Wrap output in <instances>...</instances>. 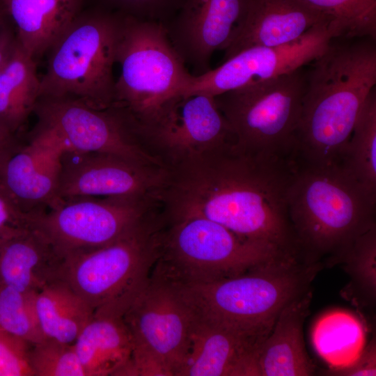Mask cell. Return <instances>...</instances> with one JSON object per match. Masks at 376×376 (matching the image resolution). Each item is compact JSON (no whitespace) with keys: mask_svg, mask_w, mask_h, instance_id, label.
<instances>
[{"mask_svg":"<svg viewBox=\"0 0 376 376\" xmlns=\"http://www.w3.org/2000/svg\"><path fill=\"white\" fill-rule=\"evenodd\" d=\"M296 164L293 155L250 153L234 143L215 148L169 167L160 216L204 217L301 258L288 206Z\"/></svg>","mask_w":376,"mask_h":376,"instance_id":"obj_1","label":"cell"},{"mask_svg":"<svg viewBox=\"0 0 376 376\" xmlns=\"http://www.w3.org/2000/svg\"><path fill=\"white\" fill-rule=\"evenodd\" d=\"M375 40L333 39L306 72L295 152L313 164H339L357 117L376 84Z\"/></svg>","mask_w":376,"mask_h":376,"instance_id":"obj_2","label":"cell"},{"mask_svg":"<svg viewBox=\"0 0 376 376\" xmlns=\"http://www.w3.org/2000/svg\"><path fill=\"white\" fill-rule=\"evenodd\" d=\"M375 203L339 164L297 159L288 206L301 258L338 263L356 239L376 226Z\"/></svg>","mask_w":376,"mask_h":376,"instance_id":"obj_3","label":"cell"},{"mask_svg":"<svg viewBox=\"0 0 376 376\" xmlns=\"http://www.w3.org/2000/svg\"><path fill=\"white\" fill-rule=\"evenodd\" d=\"M161 219L158 254L150 279L170 285L212 282L299 258L204 217Z\"/></svg>","mask_w":376,"mask_h":376,"instance_id":"obj_4","label":"cell"},{"mask_svg":"<svg viewBox=\"0 0 376 376\" xmlns=\"http://www.w3.org/2000/svg\"><path fill=\"white\" fill-rule=\"evenodd\" d=\"M123 15L86 3L48 52L39 97L105 109L114 101L113 65Z\"/></svg>","mask_w":376,"mask_h":376,"instance_id":"obj_5","label":"cell"},{"mask_svg":"<svg viewBox=\"0 0 376 376\" xmlns=\"http://www.w3.org/2000/svg\"><path fill=\"white\" fill-rule=\"evenodd\" d=\"M322 268V263L294 258L235 277L173 286L198 318L244 328L271 326Z\"/></svg>","mask_w":376,"mask_h":376,"instance_id":"obj_6","label":"cell"},{"mask_svg":"<svg viewBox=\"0 0 376 376\" xmlns=\"http://www.w3.org/2000/svg\"><path fill=\"white\" fill-rule=\"evenodd\" d=\"M158 215L111 244L65 256L62 280L94 313L123 316L148 283L158 254Z\"/></svg>","mask_w":376,"mask_h":376,"instance_id":"obj_7","label":"cell"},{"mask_svg":"<svg viewBox=\"0 0 376 376\" xmlns=\"http://www.w3.org/2000/svg\"><path fill=\"white\" fill-rule=\"evenodd\" d=\"M120 73L112 106L134 118L181 94L194 75L173 48L162 23L123 15L116 50Z\"/></svg>","mask_w":376,"mask_h":376,"instance_id":"obj_8","label":"cell"},{"mask_svg":"<svg viewBox=\"0 0 376 376\" xmlns=\"http://www.w3.org/2000/svg\"><path fill=\"white\" fill-rule=\"evenodd\" d=\"M302 68L214 96L236 147L258 155L294 154L306 88Z\"/></svg>","mask_w":376,"mask_h":376,"instance_id":"obj_9","label":"cell"},{"mask_svg":"<svg viewBox=\"0 0 376 376\" xmlns=\"http://www.w3.org/2000/svg\"><path fill=\"white\" fill-rule=\"evenodd\" d=\"M33 113L38 123L32 134L58 147L166 166L144 146L135 121L120 108L97 109L72 100L39 97Z\"/></svg>","mask_w":376,"mask_h":376,"instance_id":"obj_10","label":"cell"},{"mask_svg":"<svg viewBox=\"0 0 376 376\" xmlns=\"http://www.w3.org/2000/svg\"><path fill=\"white\" fill-rule=\"evenodd\" d=\"M158 209V201L138 197H75L59 200L32 223L65 256L118 240Z\"/></svg>","mask_w":376,"mask_h":376,"instance_id":"obj_11","label":"cell"},{"mask_svg":"<svg viewBox=\"0 0 376 376\" xmlns=\"http://www.w3.org/2000/svg\"><path fill=\"white\" fill-rule=\"evenodd\" d=\"M144 146L167 167L235 143L214 97L180 94L134 118Z\"/></svg>","mask_w":376,"mask_h":376,"instance_id":"obj_12","label":"cell"},{"mask_svg":"<svg viewBox=\"0 0 376 376\" xmlns=\"http://www.w3.org/2000/svg\"><path fill=\"white\" fill-rule=\"evenodd\" d=\"M56 200L132 196L159 202L169 178L165 166L106 152L58 148Z\"/></svg>","mask_w":376,"mask_h":376,"instance_id":"obj_13","label":"cell"},{"mask_svg":"<svg viewBox=\"0 0 376 376\" xmlns=\"http://www.w3.org/2000/svg\"><path fill=\"white\" fill-rule=\"evenodd\" d=\"M343 34L339 24L329 19L313 26L291 43L244 49L224 61L219 67L194 76L181 94L201 93L214 97L293 72L313 61L333 39L343 37Z\"/></svg>","mask_w":376,"mask_h":376,"instance_id":"obj_14","label":"cell"},{"mask_svg":"<svg viewBox=\"0 0 376 376\" xmlns=\"http://www.w3.org/2000/svg\"><path fill=\"white\" fill-rule=\"evenodd\" d=\"M123 320L131 336L132 354L148 355L175 376L193 321L190 308L175 287L150 279Z\"/></svg>","mask_w":376,"mask_h":376,"instance_id":"obj_15","label":"cell"},{"mask_svg":"<svg viewBox=\"0 0 376 376\" xmlns=\"http://www.w3.org/2000/svg\"><path fill=\"white\" fill-rule=\"evenodd\" d=\"M273 327L244 328L193 315L186 350L175 376H259V352Z\"/></svg>","mask_w":376,"mask_h":376,"instance_id":"obj_16","label":"cell"},{"mask_svg":"<svg viewBox=\"0 0 376 376\" xmlns=\"http://www.w3.org/2000/svg\"><path fill=\"white\" fill-rule=\"evenodd\" d=\"M250 0H185L164 25L168 37L194 76L210 70L212 54L225 50L242 22Z\"/></svg>","mask_w":376,"mask_h":376,"instance_id":"obj_17","label":"cell"},{"mask_svg":"<svg viewBox=\"0 0 376 376\" xmlns=\"http://www.w3.org/2000/svg\"><path fill=\"white\" fill-rule=\"evenodd\" d=\"M58 148L31 136H18L0 152V181L19 207L29 215L39 214L56 200Z\"/></svg>","mask_w":376,"mask_h":376,"instance_id":"obj_18","label":"cell"},{"mask_svg":"<svg viewBox=\"0 0 376 376\" xmlns=\"http://www.w3.org/2000/svg\"><path fill=\"white\" fill-rule=\"evenodd\" d=\"M329 19L300 0H250L242 22L224 50V61L249 47L291 43Z\"/></svg>","mask_w":376,"mask_h":376,"instance_id":"obj_19","label":"cell"},{"mask_svg":"<svg viewBox=\"0 0 376 376\" xmlns=\"http://www.w3.org/2000/svg\"><path fill=\"white\" fill-rule=\"evenodd\" d=\"M65 256L35 226L0 243V288L35 293L62 280Z\"/></svg>","mask_w":376,"mask_h":376,"instance_id":"obj_20","label":"cell"},{"mask_svg":"<svg viewBox=\"0 0 376 376\" xmlns=\"http://www.w3.org/2000/svg\"><path fill=\"white\" fill-rule=\"evenodd\" d=\"M86 0H0V13L22 49L36 61L67 31Z\"/></svg>","mask_w":376,"mask_h":376,"instance_id":"obj_21","label":"cell"},{"mask_svg":"<svg viewBox=\"0 0 376 376\" xmlns=\"http://www.w3.org/2000/svg\"><path fill=\"white\" fill-rule=\"evenodd\" d=\"M312 297L309 289L279 312L259 352V376H309L315 373L316 366L306 351L303 334Z\"/></svg>","mask_w":376,"mask_h":376,"instance_id":"obj_22","label":"cell"},{"mask_svg":"<svg viewBox=\"0 0 376 376\" xmlns=\"http://www.w3.org/2000/svg\"><path fill=\"white\" fill-rule=\"evenodd\" d=\"M86 376L119 375L132 352L123 316L94 313L74 342Z\"/></svg>","mask_w":376,"mask_h":376,"instance_id":"obj_23","label":"cell"},{"mask_svg":"<svg viewBox=\"0 0 376 376\" xmlns=\"http://www.w3.org/2000/svg\"><path fill=\"white\" fill-rule=\"evenodd\" d=\"M35 313L45 338L74 343L93 316L91 306L63 280L35 292Z\"/></svg>","mask_w":376,"mask_h":376,"instance_id":"obj_24","label":"cell"},{"mask_svg":"<svg viewBox=\"0 0 376 376\" xmlns=\"http://www.w3.org/2000/svg\"><path fill=\"white\" fill-rule=\"evenodd\" d=\"M36 61L17 47L0 74V125L14 135L19 132L40 96Z\"/></svg>","mask_w":376,"mask_h":376,"instance_id":"obj_25","label":"cell"},{"mask_svg":"<svg viewBox=\"0 0 376 376\" xmlns=\"http://www.w3.org/2000/svg\"><path fill=\"white\" fill-rule=\"evenodd\" d=\"M311 336L316 352L331 369L351 366L364 347L363 324L347 311H333L322 315L315 322Z\"/></svg>","mask_w":376,"mask_h":376,"instance_id":"obj_26","label":"cell"},{"mask_svg":"<svg viewBox=\"0 0 376 376\" xmlns=\"http://www.w3.org/2000/svg\"><path fill=\"white\" fill-rule=\"evenodd\" d=\"M376 200V93L368 95L339 163Z\"/></svg>","mask_w":376,"mask_h":376,"instance_id":"obj_27","label":"cell"},{"mask_svg":"<svg viewBox=\"0 0 376 376\" xmlns=\"http://www.w3.org/2000/svg\"><path fill=\"white\" fill-rule=\"evenodd\" d=\"M338 263L343 264L350 277L347 295H352L363 306H374L376 301V226L357 237Z\"/></svg>","mask_w":376,"mask_h":376,"instance_id":"obj_28","label":"cell"},{"mask_svg":"<svg viewBox=\"0 0 376 376\" xmlns=\"http://www.w3.org/2000/svg\"><path fill=\"white\" fill-rule=\"evenodd\" d=\"M324 16L336 21L343 38L376 39V0H300Z\"/></svg>","mask_w":376,"mask_h":376,"instance_id":"obj_29","label":"cell"},{"mask_svg":"<svg viewBox=\"0 0 376 376\" xmlns=\"http://www.w3.org/2000/svg\"><path fill=\"white\" fill-rule=\"evenodd\" d=\"M33 294L0 288V329L31 345L45 339L35 313Z\"/></svg>","mask_w":376,"mask_h":376,"instance_id":"obj_30","label":"cell"},{"mask_svg":"<svg viewBox=\"0 0 376 376\" xmlns=\"http://www.w3.org/2000/svg\"><path fill=\"white\" fill-rule=\"evenodd\" d=\"M29 363L33 376H86L74 343L45 338L31 345Z\"/></svg>","mask_w":376,"mask_h":376,"instance_id":"obj_31","label":"cell"},{"mask_svg":"<svg viewBox=\"0 0 376 376\" xmlns=\"http://www.w3.org/2000/svg\"><path fill=\"white\" fill-rule=\"evenodd\" d=\"M185 0H89L110 11L135 19L165 24Z\"/></svg>","mask_w":376,"mask_h":376,"instance_id":"obj_32","label":"cell"},{"mask_svg":"<svg viewBox=\"0 0 376 376\" xmlns=\"http://www.w3.org/2000/svg\"><path fill=\"white\" fill-rule=\"evenodd\" d=\"M31 345L0 329V376H33L29 363Z\"/></svg>","mask_w":376,"mask_h":376,"instance_id":"obj_33","label":"cell"},{"mask_svg":"<svg viewBox=\"0 0 376 376\" xmlns=\"http://www.w3.org/2000/svg\"><path fill=\"white\" fill-rule=\"evenodd\" d=\"M32 226L31 216L22 210L0 181V243Z\"/></svg>","mask_w":376,"mask_h":376,"instance_id":"obj_34","label":"cell"},{"mask_svg":"<svg viewBox=\"0 0 376 376\" xmlns=\"http://www.w3.org/2000/svg\"><path fill=\"white\" fill-rule=\"evenodd\" d=\"M327 375L340 376H373L376 375V340L374 336L364 346L359 357L351 366L340 368L331 369Z\"/></svg>","mask_w":376,"mask_h":376,"instance_id":"obj_35","label":"cell"},{"mask_svg":"<svg viewBox=\"0 0 376 376\" xmlns=\"http://www.w3.org/2000/svg\"><path fill=\"white\" fill-rule=\"evenodd\" d=\"M17 45L16 33L6 20L0 26V70L8 62Z\"/></svg>","mask_w":376,"mask_h":376,"instance_id":"obj_36","label":"cell"},{"mask_svg":"<svg viewBox=\"0 0 376 376\" xmlns=\"http://www.w3.org/2000/svg\"><path fill=\"white\" fill-rule=\"evenodd\" d=\"M19 135H14L0 125V152L10 144Z\"/></svg>","mask_w":376,"mask_h":376,"instance_id":"obj_37","label":"cell"},{"mask_svg":"<svg viewBox=\"0 0 376 376\" xmlns=\"http://www.w3.org/2000/svg\"><path fill=\"white\" fill-rule=\"evenodd\" d=\"M6 21L4 17L0 13V26Z\"/></svg>","mask_w":376,"mask_h":376,"instance_id":"obj_38","label":"cell"},{"mask_svg":"<svg viewBox=\"0 0 376 376\" xmlns=\"http://www.w3.org/2000/svg\"><path fill=\"white\" fill-rule=\"evenodd\" d=\"M3 69H2V70H0V74H1V71L3 70Z\"/></svg>","mask_w":376,"mask_h":376,"instance_id":"obj_39","label":"cell"}]
</instances>
